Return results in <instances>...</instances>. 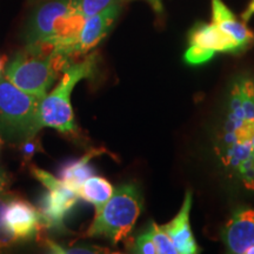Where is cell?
I'll list each match as a JSON object with an SVG mask.
<instances>
[{"label": "cell", "mask_w": 254, "mask_h": 254, "mask_svg": "<svg viewBox=\"0 0 254 254\" xmlns=\"http://www.w3.org/2000/svg\"><path fill=\"white\" fill-rule=\"evenodd\" d=\"M103 152L104 150L92 148L86 154L82 155L80 159L66 163L60 168V179L78 193L79 187L84 184L85 180L94 176V167L92 166L91 160L97 155H100Z\"/></svg>", "instance_id": "obj_14"}, {"label": "cell", "mask_w": 254, "mask_h": 254, "mask_svg": "<svg viewBox=\"0 0 254 254\" xmlns=\"http://www.w3.org/2000/svg\"><path fill=\"white\" fill-rule=\"evenodd\" d=\"M128 247L129 252L132 253H139V254H155L157 253V249L152 240L151 230L150 226H146L140 233L135 238H133Z\"/></svg>", "instance_id": "obj_18"}, {"label": "cell", "mask_w": 254, "mask_h": 254, "mask_svg": "<svg viewBox=\"0 0 254 254\" xmlns=\"http://www.w3.org/2000/svg\"><path fill=\"white\" fill-rule=\"evenodd\" d=\"M97 53H91L81 62L71 64L52 92L41 99L39 111V127H49L63 134H75L74 113L71 104V94L80 80L91 79L97 68Z\"/></svg>", "instance_id": "obj_3"}, {"label": "cell", "mask_w": 254, "mask_h": 254, "mask_svg": "<svg viewBox=\"0 0 254 254\" xmlns=\"http://www.w3.org/2000/svg\"><path fill=\"white\" fill-rule=\"evenodd\" d=\"M141 211L142 198L134 184L117 187L109 201L95 209L86 237L105 238L117 245L129 236Z\"/></svg>", "instance_id": "obj_4"}, {"label": "cell", "mask_w": 254, "mask_h": 254, "mask_svg": "<svg viewBox=\"0 0 254 254\" xmlns=\"http://www.w3.org/2000/svg\"><path fill=\"white\" fill-rule=\"evenodd\" d=\"M251 147H252V154L254 155V133H253L252 138H251Z\"/></svg>", "instance_id": "obj_25"}, {"label": "cell", "mask_w": 254, "mask_h": 254, "mask_svg": "<svg viewBox=\"0 0 254 254\" xmlns=\"http://www.w3.org/2000/svg\"><path fill=\"white\" fill-rule=\"evenodd\" d=\"M122 11V2L109 6L91 17L85 18L69 47V55H86L109 34Z\"/></svg>", "instance_id": "obj_8"}, {"label": "cell", "mask_w": 254, "mask_h": 254, "mask_svg": "<svg viewBox=\"0 0 254 254\" xmlns=\"http://www.w3.org/2000/svg\"><path fill=\"white\" fill-rule=\"evenodd\" d=\"M0 73H1V62H0Z\"/></svg>", "instance_id": "obj_26"}, {"label": "cell", "mask_w": 254, "mask_h": 254, "mask_svg": "<svg viewBox=\"0 0 254 254\" xmlns=\"http://www.w3.org/2000/svg\"><path fill=\"white\" fill-rule=\"evenodd\" d=\"M69 60L52 46H25L6 67L5 78L26 93L44 98Z\"/></svg>", "instance_id": "obj_2"}, {"label": "cell", "mask_w": 254, "mask_h": 254, "mask_svg": "<svg viewBox=\"0 0 254 254\" xmlns=\"http://www.w3.org/2000/svg\"><path fill=\"white\" fill-rule=\"evenodd\" d=\"M20 146V150H21V153L26 159L31 158L32 155L36 153L37 148L39 147V144L37 142V139L36 136L34 138H31V139H27V140H25L21 142V144H19Z\"/></svg>", "instance_id": "obj_22"}, {"label": "cell", "mask_w": 254, "mask_h": 254, "mask_svg": "<svg viewBox=\"0 0 254 254\" xmlns=\"http://www.w3.org/2000/svg\"><path fill=\"white\" fill-rule=\"evenodd\" d=\"M45 246L51 253H59V254H65V253H104L106 251L105 249L97 246H81V247H65L59 245V244L55 243L52 240H45Z\"/></svg>", "instance_id": "obj_21"}, {"label": "cell", "mask_w": 254, "mask_h": 254, "mask_svg": "<svg viewBox=\"0 0 254 254\" xmlns=\"http://www.w3.org/2000/svg\"><path fill=\"white\" fill-rule=\"evenodd\" d=\"M190 44L213 51L214 53H240L237 43L217 25L198 23L190 31Z\"/></svg>", "instance_id": "obj_13"}, {"label": "cell", "mask_w": 254, "mask_h": 254, "mask_svg": "<svg viewBox=\"0 0 254 254\" xmlns=\"http://www.w3.org/2000/svg\"><path fill=\"white\" fill-rule=\"evenodd\" d=\"M228 253L254 254V209H238L221 231Z\"/></svg>", "instance_id": "obj_10"}, {"label": "cell", "mask_w": 254, "mask_h": 254, "mask_svg": "<svg viewBox=\"0 0 254 254\" xmlns=\"http://www.w3.org/2000/svg\"><path fill=\"white\" fill-rule=\"evenodd\" d=\"M13 196L14 194L8 192V190L0 193V251L4 249H8V247L17 244V240H15L13 234L11 233V231L8 230L5 224L6 207H7V205L9 204V201H11Z\"/></svg>", "instance_id": "obj_16"}, {"label": "cell", "mask_w": 254, "mask_h": 254, "mask_svg": "<svg viewBox=\"0 0 254 254\" xmlns=\"http://www.w3.org/2000/svg\"><path fill=\"white\" fill-rule=\"evenodd\" d=\"M31 1H40V0H31Z\"/></svg>", "instance_id": "obj_27"}, {"label": "cell", "mask_w": 254, "mask_h": 254, "mask_svg": "<svg viewBox=\"0 0 254 254\" xmlns=\"http://www.w3.org/2000/svg\"><path fill=\"white\" fill-rule=\"evenodd\" d=\"M31 173L46 189L38 200V208L46 220L50 230L66 232L65 219L78 204V193L68 187L62 179L53 177L38 167H32Z\"/></svg>", "instance_id": "obj_7"}, {"label": "cell", "mask_w": 254, "mask_h": 254, "mask_svg": "<svg viewBox=\"0 0 254 254\" xmlns=\"http://www.w3.org/2000/svg\"><path fill=\"white\" fill-rule=\"evenodd\" d=\"M151 230L152 240H153L157 253L159 254H178V251L174 246L173 240L168 236V233L165 230L164 226H159L154 221H151L148 224Z\"/></svg>", "instance_id": "obj_17"}, {"label": "cell", "mask_w": 254, "mask_h": 254, "mask_svg": "<svg viewBox=\"0 0 254 254\" xmlns=\"http://www.w3.org/2000/svg\"><path fill=\"white\" fill-rule=\"evenodd\" d=\"M146 1L151 5V7L154 9L155 13H163V2H161V0H146Z\"/></svg>", "instance_id": "obj_24"}, {"label": "cell", "mask_w": 254, "mask_h": 254, "mask_svg": "<svg viewBox=\"0 0 254 254\" xmlns=\"http://www.w3.org/2000/svg\"><path fill=\"white\" fill-rule=\"evenodd\" d=\"M215 53L213 51L206 50L204 47L190 44L189 49L186 50L185 55H184V60H185V63L189 64V65L196 66L208 63L209 60L213 59Z\"/></svg>", "instance_id": "obj_19"}, {"label": "cell", "mask_w": 254, "mask_h": 254, "mask_svg": "<svg viewBox=\"0 0 254 254\" xmlns=\"http://www.w3.org/2000/svg\"><path fill=\"white\" fill-rule=\"evenodd\" d=\"M116 2H123V0H80L79 1V14L84 19L88 18Z\"/></svg>", "instance_id": "obj_20"}, {"label": "cell", "mask_w": 254, "mask_h": 254, "mask_svg": "<svg viewBox=\"0 0 254 254\" xmlns=\"http://www.w3.org/2000/svg\"><path fill=\"white\" fill-rule=\"evenodd\" d=\"M41 99L0 78V138L19 145L37 136Z\"/></svg>", "instance_id": "obj_5"}, {"label": "cell", "mask_w": 254, "mask_h": 254, "mask_svg": "<svg viewBox=\"0 0 254 254\" xmlns=\"http://www.w3.org/2000/svg\"><path fill=\"white\" fill-rule=\"evenodd\" d=\"M114 189L109 180L99 176H92L79 187V198L88 204L94 205L95 209L106 204L112 196Z\"/></svg>", "instance_id": "obj_15"}, {"label": "cell", "mask_w": 254, "mask_h": 254, "mask_svg": "<svg viewBox=\"0 0 254 254\" xmlns=\"http://www.w3.org/2000/svg\"><path fill=\"white\" fill-rule=\"evenodd\" d=\"M190 207H192V192L187 190L180 211L168 224L164 225V228L173 240L174 246L179 254H195L199 252V247L196 245L190 228Z\"/></svg>", "instance_id": "obj_11"}, {"label": "cell", "mask_w": 254, "mask_h": 254, "mask_svg": "<svg viewBox=\"0 0 254 254\" xmlns=\"http://www.w3.org/2000/svg\"><path fill=\"white\" fill-rule=\"evenodd\" d=\"M212 23L228 34L237 43L240 52L254 44V33L246 24L238 20L222 0H212Z\"/></svg>", "instance_id": "obj_12"}, {"label": "cell", "mask_w": 254, "mask_h": 254, "mask_svg": "<svg viewBox=\"0 0 254 254\" xmlns=\"http://www.w3.org/2000/svg\"><path fill=\"white\" fill-rule=\"evenodd\" d=\"M254 133V78L243 77L232 85L220 147L251 142Z\"/></svg>", "instance_id": "obj_6"}, {"label": "cell", "mask_w": 254, "mask_h": 254, "mask_svg": "<svg viewBox=\"0 0 254 254\" xmlns=\"http://www.w3.org/2000/svg\"><path fill=\"white\" fill-rule=\"evenodd\" d=\"M80 0H49L38 6L24 31L26 46H53L60 55L72 58L69 47L84 18L79 14Z\"/></svg>", "instance_id": "obj_1"}, {"label": "cell", "mask_w": 254, "mask_h": 254, "mask_svg": "<svg viewBox=\"0 0 254 254\" xmlns=\"http://www.w3.org/2000/svg\"><path fill=\"white\" fill-rule=\"evenodd\" d=\"M5 224L17 243L36 239L43 228H47L46 220L39 208L17 195L6 207Z\"/></svg>", "instance_id": "obj_9"}, {"label": "cell", "mask_w": 254, "mask_h": 254, "mask_svg": "<svg viewBox=\"0 0 254 254\" xmlns=\"http://www.w3.org/2000/svg\"><path fill=\"white\" fill-rule=\"evenodd\" d=\"M9 186H11V178L7 173L0 170V193L7 190Z\"/></svg>", "instance_id": "obj_23"}]
</instances>
